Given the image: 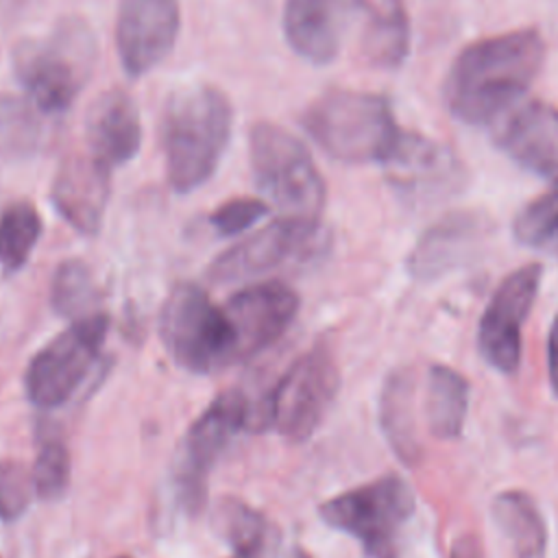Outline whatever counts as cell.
I'll use <instances>...</instances> for the list:
<instances>
[{
	"label": "cell",
	"instance_id": "obj_11",
	"mask_svg": "<svg viewBox=\"0 0 558 558\" xmlns=\"http://www.w3.org/2000/svg\"><path fill=\"white\" fill-rule=\"evenodd\" d=\"M541 279V264L519 266L501 279L480 318L477 349L484 362L501 375H514L519 371L523 325L538 296Z\"/></svg>",
	"mask_w": 558,
	"mask_h": 558
},
{
	"label": "cell",
	"instance_id": "obj_23",
	"mask_svg": "<svg viewBox=\"0 0 558 558\" xmlns=\"http://www.w3.org/2000/svg\"><path fill=\"white\" fill-rule=\"evenodd\" d=\"M490 517L512 543L514 558L547 556V525L538 504L523 490H504L493 499Z\"/></svg>",
	"mask_w": 558,
	"mask_h": 558
},
{
	"label": "cell",
	"instance_id": "obj_13",
	"mask_svg": "<svg viewBox=\"0 0 558 558\" xmlns=\"http://www.w3.org/2000/svg\"><path fill=\"white\" fill-rule=\"evenodd\" d=\"M179 0H120L116 44L124 72L133 78L157 68L179 35Z\"/></svg>",
	"mask_w": 558,
	"mask_h": 558
},
{
	"label": "cell",
	"instance_id": "obj_4",
	"mask_svg": "<svg viewBox=\"0 0 558 558\" xmlns=\"http://www.w3.org/2000/svg\"><path fill=\"white\" fill-rule=\"evenodd\" d=\"M98 41L92 26L76 15L61 17L39 39L13 48V72L26 96L46 113H65L92 78Z\"/></svg>",
	"mask_w": 558,
	"mask_h": 558
},
{
	"label": "cell",
	"instance_id": "obj_24",
	"mask_svg": "<svg viewBox=\"0 0 558 558\" xmlns=\"http://www.w3.org/2000/svg\"><path fill=\"white\" fill-rule=\"evenodd\" d=\"M469 410V381L462 373L445 364H432L427 371L425 414L429 432L440 440H453L462 434Z\"/></svg>",
	"mask_w": 558,
	"mask_h": 558
},
{
	"label": "cell",
	"instance_id": "obj_14",
	"mask_svg": "<svg viewBox=\"0 0 558 558\" xmlns=\"http://www.w3.org/2000/svg\"><path fill=\"white\" fill-rule=\"evenodd\" d=\"M493 222L484 211L458 209L429 225L412 246L405 268L416 281H434L466 266L484 246Z\"/></svg>",
	"mask_w": 558,
	"mask_h": 558
},
{
	"label": "cell",
	"instance_id": "obj_25",
	"mask_svg": "<svg viewBox=\"0 0 558 558\" xmlns=\"http://www.w3.org/2000/svg\"><path fill=\"white\" fill-rule=\"evenodd\" d=\"M44 111L17 94H0V159L15 161L37 155L46 144Z\"/></svg>",
	"mask_w": 558,
	"mask_h": 558
},
{
	"label": "cell",
	"instance_id": "obj_34",
	"mask_svg": "<svg viewBox=\"0 0 558 558\" xmlns=\"http://www.w3.org/2000/svg\"><path fill=\"white\" fill-rule=\"evenodd\" d=\"M449 558H484L482 541L475 534H462L453 541Z\"/></svg>",
	"mask_w": 558,
	"mask_h": 558
},
{
	"label": "cell",
	"instance_id": "obj_2",
	"mask_svg": "<svg viewBox=\"0 0 558 558\" xmlns=\"http://www.w3.org/2000/svg\"><path fill=\"white\" fill-rule=\"evenodd\" d=\"M231 124L233 109L220 87L196 83L170 94L161 116V146L172 190L187 194L216 172Z\"/></svg>",
	"mask_w": 558,
	"mask_h": 558
},
{
	"label": "cell",
	"instance_id": "obj_12",
	"mask_svg": "<svg viewBox=\"0 0 558 558\" xmlns=\"http://www.w3.org/2000/svg\"><path fill=\"white\" fill-rule=\"evenodd\" d=\"M323 244L320 220H301L279 216L268 227L240 240L218 255L207 277L216 283H238L255 279L288 262L305 259Z\"/></svg>",
	"mask_w": 558,
	"mask_h": 558
},
{
	"label": "cell",
	"instance_id": "obj_21",
	"mask_svg": "<svg viewBox=\"0 0 558 558\" xmlns=\"http://www.w3.org/2000/svg\"><path fill=\"white\" fill-rule=\"evenodd\" d=\"M379 425L392 453L405 466H416L423 451L416 436L414 371L410 366H397L388 373L379 395Z\"/></svg>",
	"mask_w": 558,
	"mask_h": 558
},
{
	"label": "cell",
	"instance_id": "obj_17",
	"mask_svg": "<svg viewBox=\"0 0 558 558\" xmlns=\"http://www.w3.org/2000/svg\"><path fill=\"white\" fill-rule=\"evenodd\" d=\"M386 168L392 187L414 203L447 196L464 179L460 161L447 146L408 131Z\"/></svg>",
	"mask_w": 558,
	"mask_h": 558
},
{
	"label": "cell",
	"instance_id": "obj_5",
	"mask_svg": "<svg viewBox=\"0 0 558 558\" xmlns=\"http://www.w3.org/2000/svg\"><path fill=\"white\" fill-rule=\"evenodd\" d=\"M253 179L259 192L286 218L320 220L325 181L305 144L272 122H257L248 131Z\"/></svg>",
	"mask_w": 558,
	"mask_h": 558
},
{
	"label": "cell",
	"instance_id": "obj_29",
	"mask_svg": "<svg viewBox=\"0 0 558 558\" xmlns=\"http://www.w3.org/2000/svg\"><path fill=\"white\" fill-rule=\"evenodd\" d=\"M519 244L532 248H558V190L530 201L519 209L512 222Z\"/></svg>",
	"mask_w": 558,
	"mask_h": 558
},
{
	"label": "cell",
	"instance_id": "obj_22",
	"mask_svg": "<svg viewBox=\"0 0 558 558\" xmlns=\"http://www.w3.org/2000/svg\"><path fill=\"white\" fill-rule=\"evenodd\" d=\"M362 35L364 59L379 70H397L410 52V17L403 0H368Z\"/></svg>",
	"mask_w": 558,
	"mask_h": 558
},
{
	"label": "cell",
	"instance_id": "obj_35",
	"mask_svg": "<svg viewBox=\"0 0 558 558\" xmlns=\"http://www.w3.org/2000/svg\"><path fill=\"white\" fill-rule=\"evenodd\" d=\"M288 558H312V556H310L305 549L296 547V549H292V551H290V556H288Z\"/></svg>",
	"mask_w": 558,
	"mask_h": 558
},
{
	"label": "cell",
	"instance_id": "obj_28",
	"mask_svg": "<svg viewBox=\"0 0 558 558\" xmlns=\"http://www.w3.org/2000/svg\"><path fill=\"white\" fill-rule=\"evenodd\" d=\"M96 281L85 262L65 259L63 264H59L50 288V301L57 314L72 320L89 316L96 312Z\"/></svg>",
	"mask_w": 558,
	"mask_h": 558
},
{
	"label": "cell",
	"instance_id": "obj_32",
	"mask_svg": "<svg viewBox=\"0 0 558 558\" xmlns=\"http://www.w3.org/2000/svg\"><path fill=\"white\" fill-rule=\"evenodd\" d=\"M266 214H268V203H264L262 198L238 196L218 205L209 216V225L220 235H240Z\"/></svg>",
	"mask_w": 558,
	"mask_h": 558
},
{
	"label": "cell",
	"instance_id": "obj_9",
	"mask_svg": "<svg viewBox=\"0 0 558 558\" xmlns=\"http://www.w3.org/2000/svg\"><path fill=\"white\" fill-rule=\"evenodd\" d=\"M109 331V316L94 312L76 318L35 353L24 373V390L35 408L65 403L96 364Z\"/></svg>",
	"mask_w": 558,
	"mask_h": 558
},
{
	"label": "cell",
	"instance_id": "obj_15",
	"mask_svg": "<svg viewBox=\"0 0 558 558\" xmlns=\"http://www.w3.org/2000/svg\"><path fill=\"white\" fill-rule=\"evenodd\" d=\"M299 294L283 281H262L240 288L222 305L233 331L238 362L277 342L299 312Z\"/></svg>",
	"mask_w": 558,
	"mask_h": 558
},
{
	"label": "cell",
	"instance_id": "obj_3",
	"mask_svg": "<svg viewBox=\"0 0 558 558\" xmlns=\"http://www.w3.org/2000/svg\"><path fill=\"white\" fill-rule=\"evenodd\" d=\"M303 129L333 159L344 163H388L399 148V129L386 96L360 89H327L314 98Z\"/></svg>",
	"mask_w": 558,
	"mask_h": 558
},
{
	"label": "cell",
	"instance_id": "obj_6",
	"mask_svg": "<svg viewBox=\"0 0 558 558\" xmlns=\"http://www.w3.org/2000/svg\"><path fill=\"white\" fill-rule=\"evenodd\" d=\"M159 333L170 357L185 371L214 373L238 362L235 331L209 294L192 283H177L159 314Z\"/></svg>",
	"mask_w": 558,
	"mask_h": 558
},
{
	"label": "cell",
	"instance_id": "obj_37",
	"mask_svg": "<svg viewBox=\"0 0 558 558\" xmlns=\"http://www.w3.org/2000/svg\"><path fill=\"white\" fill-rule=\"evenodd\" d=\"M233 558H238V556H233Z\"/></svg>",
	"mask_w": 558,
	"mask_h": 558
},
{
	"label": "cell",
	"instance_id": "obj_26",
	"mask_svg": "<svg viewBox=\"0 0 558 558\" xmlns=\"http://www.w3.org/2000/svg\"><path fill=\"white\" fill-rule=\"evenodd\" d=\"M216 534L238 558H264L270 543V523L262 512L238 497H225L211 517Z\"/></svg>",
	"mask_w": 558,
	"mask_h": 558
},
{
	"label": "cell",
	"instance_id": "obj_8",
	"mask_svg": "<svg viewBox=\"0 0 558 558\" xmlns=\"http://www.w3.org/2000/svg\"><path fill=\"white\" fill-rule=\"evenodd\" d=\"M340 386V371L327 344H316L296 357L268 392L259 410V423L290 442L307 440Z\"/></svg>",
	"mask_w": 558,
	"mask_h": 558
},
{
	"label": "cell",
	"instance_id": "obj_1",
	"mask_svg": "<svg viewBox=\"0 0 558 558\" xmlns=\"http://www.w3.org/2000/svg\"><path fill=\"white\" fill-rule=\"evenodd\" d=\"M543 61L545 41L536 28L482 37L453 59L442 83L445 105L464 124H488L530 89Z\"/></svg>",
	"mask_w": 558,
	"mask_h": 558
},
{
	"label": "cell",
	"instance_id": "obj_30",
	"mask_svg": "<svg viewBox=\"0 0 558 558\" xmlns=\"http://www.w3.org/2000/svg\"><path fill=\"white\" fill-rule=\"evenodd\" d=\"M31 473L37 497L46 501L63 497L70 484V453L59 436L48 434L41 438Z\"/></svg>",
	"mask_w": 558,
	"mask_h": 558
},
{
	"label": "cell",
	"instance_id": "obj_31",
	"mask_svg": "<svg viewBox=\"0 0 558 558\" xmlns=\"http://www.w3.org/2000/svg\"><path fill=\"white\" fill-rule=\"evenodd\" d=\"M35 493L33 473L17 460L0 462V521L20 519Z\"/></svg>",
	"mask_w": 558,
	"mask_h": 558
},
{
	"label": "cell",
	"instance_id": "obj_7",
	"mask_svg": "<svg viewBox=\"0 0 558 558\" xmlns=\"http://www.w3.org/2000/svg\"><path fill=\"white\" fill-rule=\"evenodd\" d=\"M414 508L412 488L388 473L323 501L318 514L329 527L355 538L366 558H399V538Z\"/></svg>",
	"mask_w": 558,
	"mask_h": 558
},
{
	"label": "cell",
	"instance_id": "obj_19",
	"mask_svg": "<svg viewBox=\"0 0 558 558\" xmlns=\"http://www.w3.org/2000/svg\"><path fill=\"white\" fill-rule=\"evenodd\" d=\"M495 144L523 170L558 185V107L525 102L499 124Z\"/></svg>",
	"mask_w": 558,
	"mask_h": 558
},
{
	"label": "cell",
	"instance_id": "obj_10",
	"mask_svg": "<svg viewBox=\"0 0 558 558\" xmlns=\"http://www.w3.org/2000/svg\"><path fill=\"white\" fill-rule=\"evenodd\" d=\"M251 423V405L240 390L218 395L190 425L174 469L177 495L187 512H198L207 499V475L235 434Z\"/></svg>",
	"mask_w": 558,
	"mask_h": 558
},
{
	"label": "cell",
	"instance_id": "obj_16",
	"mask_svg": "<svg viewBox=\"0 0 558 558\" xmlns=\"http://www.w3.org/2000/svg\"><path fill=\"white\" fill-rule=\"evenodd\" d=\"M111 192V168L96 159L87 148L68 153L52 179L50 198L61 218L78 233L94 235Z\"/></svg>",
	"mask_w": 558,
	"mask_h": 558
},
{
	"label": "cell",
	"instance_id": "obj_36",
	"mask_svg": "<svg viewBox=\"0 0 558 558\" xmlns=\"http://www.w3.org/2000/svg\"><path fill=\"white\" fill-rule=\"evenodd\" d=\"M116 558H131V556H116Z\"/></svg>",
	"mask_w": 558,
	"mask_h": 558
},
{
	"label": "cell",
	"instance_id": "obj_27",
	"mask_svg": "<svg viewBox=\"0 0 558 558\" xmlns=\"http://www.w3.org/2000/svg\"><path fill=\"white\" fill-rule=\"evenodd\" d=\"M41 235V218L33 203H11L0 214V266L7 272L20 270Z\"/></svg>",
	"mask_w": 558,
	"mask_h": 558
},
{
	"label": "cell",
	"instance_id": "obj_18",
	"mask_svg": "<svg viewBox=\"0 0 558 558\" xmlns=\"http://www.w3.org/2000/svg\"><path fill=\"white\" fill-rule=\"evenodd\" d=\"M364 0H286L283 33L290 48L314 65L331 63Z\"/></svg>",
	"mask_w": 558,
	"mask_h": 558
},
{
	"label": "cell",
	"instance_id": "obj_20",
	"mask_svg": "<svg viewBox=\"0 0 558 558\" xmlns=\"http://www.w3.org/2000/svg\"><path fill=\"white\" fill-rule=\"evenodd\" d=\"M142 144V124L133 98L122 89H107L94 98L85 116V148L105 166L131 161Z\"/></svg>",
	"mask_w": 558,
	"mask_h": 558
},
{
	"label": "cell",
	"instance_id": "obj_33",
	"mask_svg": "<svg viewBox=\"0 0 558 558\" xmlns=\"http://www.w3.org/2000/svg\"><path fill=\"white\" fill-rule=\"evenodd\" d=\"M547 371H549L551 390L558 397V314L554 316V323L547 336Z\"/></svg>",
	"mask_w": 558,
	"mask_h": 558
}]
</instances>
